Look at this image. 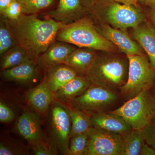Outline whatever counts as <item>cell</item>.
<instances>
[{
  "mask_svg": "<svg viewBox=\"0 0 155 155\" xmlns=\"http://www.w3.org/2000/svg\"><path fill=\"white\" fill-rule=\"evenodd\" d=\"M47 17L41 19L37 14H23L14 20L2 17L17 44L36 61L55 41L58 31L64 24Z\"/></svg>",
  "mask_w": 155,
  "mask_h": 155,
  "instance_id": "obj_1",
  "label": "cell"
},
{
  "mask_svg": "<svg viewBox=\"0 0 155 155\" xmlns=\"http://www.w3.org/2000/svg\"><path fill=\"white\" fill-rule=\"evenodd\" d=\"M128 57L121 52L98 51L85 76L91 84L119 93L128 78Z\"/></svg>",
  "mask_w": 155,
  "mask_h": 155,
  "instance_id": "obj_2",
  "label": "cell"
},
{
  "mask_svg": "<svg viewBox=\"0 0 155 155\" xmlns=\"http://www.w3.org/2000/svg\"><path fill=\"white\" fill-rule=\"evenodd\" d=\"M87 15L95 24H107L126 31L146 19L141 6L128 5L114 0H95Z\"/></svg>",
  "mask_w": 155,
  "mask_h": 155,
  "instance_id": "obj_3",
  "label": "cell"
},
{
  "mask_svg": "<svg viewBox=\"0 0 155 155\" xmlns=\"http://www.w3.org/2000/svg\"><path fill=\"white\" fill-rule=\"evenodd\" d=\"M56 40L78 48H86L99 51L120 52L115 45L102 36L94 23L87 15L69 24H63L58 31Z\"/></svg>",
  "mask_w": 155,
  "mask_h": 155,
  "instance_id": "obj_4",
  "label": "cell"
},
{
  "mask_svg": "<svg viewBox=\"0 0 155 155\" xmlns=\"http://www.w3.org/2000/svg\"><path fill=\"white\" fill-rule=\"evenodd\" d=\"M121 102H125L119 93L92 84L82 94L69 104L91 116L114 110L122 105Z\"/></svg>",
  "mask_w": 155,
  "mask_h": 155,
  "instance_id": "obj_5",
  "label": "cell"
},
{
  "mask_svg": "<svg viewBox=\"0 0 155 155\" xmlns=\"http://www.w3.org/2000/svg\"><path fill=\"white\" fill-rule=\"evenodd\" d=\"M129 61L128 78L119 94L124 102L144 91L150 90L155 80V68L146 54L127 56Z\"/></svg>",
  "mask_w": 155,
  "mask_h": 155,
  "instance_id": "obj_6",
  "label": "cell"
},
{
  "mask_svg": "<svg viewBox=\"0 0 155 155\" xmlns=\"http://www.w3.org/2000/svg\"><path fill=\"white\" fill-rule=\"evenodd\" d=\"M112 113L122 116L133 129L142 130L155 114V98L149 90L126 101Z\"/></svg>",
  "mask_w": 155,
  "mask_h": 155,
  "instance_id": "obj_7",
  "label": "cell"
},
{
  "mask_svg": "<svg viewBox=\"0 0 155 155\" xmlns=\"http://www.w3.org/2000/svg\"><path fill=\"white\" fill-rule=\"evenodd\" d=\"M87 136L85 155H124L122 136L94 127Z\"/></svg>",
  "mask_w": 155,
  "mask_h": 155,
  "instance_id": "obj_8",
  "label": "cell"
},
{
  "mask_svg": "<svg viewBox=\"0 0 155 155\" xmlns=\"http://www.w3.org/2000/svg\"><path fill=\"white\" fill-rule=\"evenodd\" d=\"M54 103L51 113V127L56 147L64 154L69 155L72 122L69 110L61 103Z\"/></svg>",
  "mask_w": 155,
  "mask_h": 155,
  "instance_id": "obj_9",
  "label": "cell"
},
{
  "mask_svg": "<svg viewBox=\"0 0 155 155\" xmlns=\"http://www.w3.org/2000/svg\"><path fill=\"white\" fill-rule=\"evenodd\" d=\"M99 33L127 56L146 54L144 50L130 36L127 31L114 28L102 23H94Z\"/></svg>",
  "mask_w": 155,
  "mask_h": 155,
  "instance_id": "obj_10",
  "label": "cell"
},
{
  "mask_svg": "<svg viewBox=\"0 0 155 155\" xmlns=\"http://www.w3.org/2000/svg\"><path fill=\"white\" fill-rule=\"evenodd\" d=\"M70 44L56 40L37 60L39 68L46 71L60 64H64L68 56L76 48Z\"/></svg>",
  "mask_w": 155,
  "mask_h": 155,
  "instance_id": "obj_11",
  "label": "cell"
},
{
  "mask_svg": "<svg viewBox=\"0 0 155 155\" xmlns=\"http://www.w3.org/2000/svg\"><path fill=\"white\" fill-rule=\"evenodd\" d=\"M55 8L48 11L47 16L64 24H69L87 14L81 0H58Z\"/></svg>",
  "mask_w": 155,
  "mask_h": 155,
  "instance_id": "obj_12",
  "label": "cell"
},
{
  "mask_svg": "<svg viewBox=\"0 0 155 155\" xmlns=\"http://www.w3.org/2000/svg\"><path fill=\"white\" fill-rule=\"evenodd\" d=\"M130 36L137 42L155 68V29L147 19L134 28L130 29Z\"/></svg>",
  "mask_w": 155,
  "mask_h": 155,
  "instance_id": "obj_13",
  "label": "cell"
},
{
  "mask_svg": "<svg viewBox=\"0 0 155 155\" xmlns=\"http://www.w3.org/2000/svg\"><path fill=\"white\" fill-rule=\"evenodd\" d=\"M92 126L123 136L132 130L122 116L111 112H103L91 116Z\"/></svg>",
  "mask_w": 155,
  "mask_h": 155,
  "instance_id": "obj_14",
  "label": "cell"
},
{
  "mask_svg": "<svg viewBox=\"0 0 155 155\" xmlns=\"http://www.w3.org/2000/svg\"><path fill=\"white\" fill-rule=\"evenodd\" d=\"M17 128L19 134L31 144L43 139L40 120L34 113H23L17 120Z\"/></svg>",
  "mask_w": 155,
  "mask_h": 155,
  "instance_id": "obj_15",
  "label": "cell"
},
{
  "mask_svg": "<svg viewBox=\"0 0 155 155\" xmlns=\"http://www.w3.org/2000/svg\"><path fill=\"white\" fill-rule=\"evenodd\" d=\"M38 68L36 61L30 58L16 67L2 71L1 75L8 81L29 83L36 77Z\"/></svg>",
  "mask_w": 155,
  "mask_h": 155,
  "instance_id": "obj_16",
  "label": "cell"
},
{
  "mask_svg": "<svg viewBox=\"0 0 155 155\" xmlns=\"http://www.w3.org/2000/svg\"><path fill=\"white\" fill-rule=\"evenodd\" d=\"M78 75L74 69L66 64H62L47 70L44 79L54 94Z\"/></svg>",
  "mask_w": 155,
  "mask_h": 155,
  "instance_id": "obj_17",
  "label": "cell"
},
{
  "mask_svg": "<svg viewBox=\"0 0 155 155\" xmlns=\"http://www.w3.org/2000/svg\"><path fill=\"white\" fill-rule=\"evenodd\" d=\"M98 51L86 48H77L68 56L64 64L79 75L85 76Z\"/></svg>",
  "mask_w": 155,
  "mask_h": 155,
  "instance_id": "obj_18",
  "label": "cell"
},
{
  "mask_svg": "<svg viewBox=\"0 0 155 155\" xmlns=\"http://www.w3.org/2000/svg\"><path fill=\"white\" fill-rule=\"evenodd\" d=\"M91 84L86 76L78 75L58 90L53 96L58 102L69 103L82 94Z\"/></svg>",
  "mask_w": 155,
  "mask_h": 155,
  "instance_id": "obj_19",
  "label": "cell"
},
{
  "mask_svg": "<svg viewBox=\"0 0 155 155\" xmlns=\"http://www.w3.org/2000/svg\"><path fill=\"white\" fill-rule=\"evenodd\" d=\"M53 98L52 92L44 79L37 86L30 90L26 96L29 105L37 112L42 114L48 110Z\"/></svg>",
  "mask_w": 155,
  "mask_h": 155,
  "instance_id": "obj_20",
  "label": "cell"
},
{
  "mask_svg": "<svg viewBox=\"0 0 155 155\" xmlns=\"http://www.w3.org/2000/svg\"><path fill=\"white\" fill-rule=\"evenodd\" d=\"M72 122L71 137L87 133L92 127L91 116L78 108H68Z\"/></svg>",
  "mask_w": 155,
  "mask_h": 155,
  "instance_id": "obj_21",
  "label": "cell"
},
{
  "mask_svg": "<svg viewBox=\"0 0 155 155\" xmlns=\"http://www.w3.org/2000/svg\"><path fill=\"white\" fill-rule=\"evenodd\" d=\"M30 58L23 48L16 45L2 56L1 70L2 71L16 67Z\"/></svg>",
  "mask_w": 155,
  "mask_h": 155,
  "instance_id": "obj_22",
  "label": "cell"
},
{
  "mask_svg": "<svg viewBox=\"0 0 155 155\" xmlns=\"http://www.w3.org/2000/svg\"><path fill=\"white\" fill-rule=\"evenodd\" d=\"M124 145V155H140L144 143L141 130L132 129L122 136Z\"/></svg>",
  "mask_w": 155,
  "mask_h": 155,
  "instance_id": "obj_23",
  "label": "cell"
},
{
  "mask_svg": "<svg viewBox=\"0 0 155 155\" xmlns=\"http://www.w3.org/2000/svg\"><path fill=\"white\" fill-rule=\"evenodd\" d=\"M21 5L22 12L25 14H38L42 11L57 7L58 0H16Z\"/></svg>",
  "mask_w": 155,
  "mask_h": 155,
  "instance_id": "obj_24",
  "label": "cell"
},
{
  "mask_svg": "<svg viewBox=\"0 0 155 155\" xmlns=\"http://www.w3.org/2000/svg\"><path fill=\"white\" fill-rule=\"evenodd\" d=\"M17 45L2 17L0 21V55L2 56L8 50Z\"/></svg>",
  "mask_w": 155,
  "mask_h": 155,
  "instance_id": "obj_25",
  "label": "cell"
},
{
  "mask_svg": "<svg viewBox=\"0 0 155 155\" xmlns=\"http://www.w3.org/2000/svg\"><path fill=\"white\" fill-rule=\"evenodd\" d=\"M87 132L71 137L69 146V155H85L87 147Z\"/></svg>",
  "mask_w": 155,
  "mask_h": 155,
  "instance_id": "obj_26",
  "label": "cell"
},
{
  "mask_svg": "<svg viewBox=\"0 0 155 155\" xmlns=\"http://www.w3.org/2000/svg\"><path fill=\"white\" fill-rule=\"evenodd\" d=\"M141 131L145 142L155 150V114Z\"/></svg>",
  "mask_w": 155,
  "mask_h": 155,
  "instance_id": "obj_27",
  "label": "cell"
},
{
  "mask_svg": "<svg viewBox=\"0 0 155 155\" xmlns=\"http://www.w3.org/2000/svg\"><path fill=\"white\" fill-rule=\"evenodd\" d=\"M22 14L21 5L16 0L12 3L1 13V17L11 20L18 19Z\"/></svg>",
  "mask_w": 155,
  "mask_h": 155,
  "instance_id": "obj_28",
  "label": "cell"
},
{
  "mask_svg": "<svg viewBox=\"0 0 155 155\" xmlns=\"http://www.w3.org/2000/svg\"><path fill=\"white\" fill-rule=\"evenodd\" d=\"M32 145V150L35 155H52L56 154L55 150L44 141L43 139L35 143Z\"/></svg>",
  "mask_w": 155,
  "mask_h": 155,
  "instance_id": "obj_29",
  "label": "cell"
},
{
  "mask_svg": "<svg viewBox=\"0 0 155 155\" xmlns=\"http://www.w3.org/2000/svg\"><path fill=\"white\" fill-rule=\"evenodd\" d=\"M15 115L8 106L1 101L0 102V122L1 123H9L13 121Z\"/></svg>",
  "mask_w": 155,
  "mask_h": 155,
  "instance_id": "obj_30",
  "label": "cell"
},
{
  "mask_svg": "<svg viewBox=\"0 0 155 155\" xmlns=\"http://www.w3.org/2000/svg\"><path fill=\"white\" fill-rule=\"evenodd\" d=\"M22 149L19 147H14L12 145L1 142L0 143V155H14L23 154Z\"/></svg>",
  "mask_w": 155,
  "mask_h": 155,
  "instance_id": "obj_31",
  "label": "cell"
},
{
  "mask_svg": "<svg viewBox=\"0 0 155 155\" xmlns=\"http://www.w3.org/2000/svg\"><path fill=\"white\" fill-rule=\"evenodd\" d=\"M141 7L147 20L155 29V10L148 7Z\"/></svg>",
  "mask_w": 155,
  "mask_h": 155,
  "instance_id": "obj_32",
  "label": "cell"
},
{
  "mask_svg": "<svg viewBox=\"0 0 155 155\" xmlns=\"http://www.w3.org/2000/svg\"><path fill=\"white\" fill-rule=\"evenodd\" d=\"M140 155H155V150L144 142L142 147Z\"/></svg>",
  "mask_w": 155,
  "mask_h": 155,
  "instance_id": "obj_33",
  "label": "cell"
},
{
  "mask_svg": "<svg viewBox=\"0 0 155 155\" xmlns=\"http://www.w3.org/2000/svg\"><path fill=\"white\" fill-rule=\"evenodd\" d=\"M139 4L142 7H148L155 10V0H139Z\"/></svg>",
  "mask_w": 155,
  "mask_h": 155,
  "instance_id": "obj_34",
  "label": "cell"
},
{
  "mask_svg": "<svg viewBox=\"0 0 155 155\" xmlns=\"http://www.w3.org/2000/svg\"><path fill=\"white\" fill-rule=\"evenodd\" d=\"M114 1L124 5H133L137 7H140L141 6L139 4V0H114Z\"/></svg>",
  "mask_w": 155,
  "mask_h": 155,
  "instance_id": "obj_35",
  "label": "cell"
},
{
  "mask_svg": "<svg viewBox=\"0 0 155 155\" xmlns=\"http://www.w3.org/2000/svg\"><path fill=\"white\" fill-rule=\"evenodd\" d=\"M14 0H0V14L13 2Z\"/></svg>",
  "mask_w": 155,
  "mask_h": 155,
  "instance_id": "obj_36",
  "label": "cell"
},
{
  "mask_svg": "<svg viewBox=\"0 0 155 155\" xmlns=\"http://www.w3.org/2000/svg\"><path fill=\"white\" fill-rule=\"evenodd\" d=\"M83 5L85 7L87 12L91 8L95 0H81Z\"/></svg>",
  "mask_w": 155,
  "mask_h": 155,
  "instance_id": "obj_37",
  "label": "cell"
},
{
  "mask_svg": "<svg viewBox=\"0 0 155 155\" xmlns=\"http://www.w3.org/2000/svg\"><path fill=\"white\" fill-rule=\"evenodd\" d=\"M150 91L155 98V80L150 89Z\"/></svg>",
  "mask_w": 155,
  "mask_h": 155,
  "instance_id": "obj_38",
  "label": "cell"
}]
</instances>
